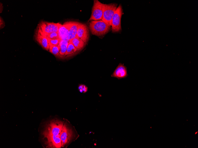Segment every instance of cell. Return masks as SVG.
Masks as SVG:
<instances>
[{
    "mask_svg": "<svg viewBox=\"0 0 198 148\" xmlns=\"http://www.w3.org/2000/svg\"><path fill=\"white\" fill-rule=\"evenodd\" d=\"M110 26L102 20H92L89 25L92 33L97 36H102L107 33L109 31Z\"/></svg>",
    "mask_w": 198,
    "mask_h": 148,
    "instance_id": "cell-1",
    "label": "cell"
},
{
    "mask_svg": "<svg viewBox=\"0 0 198 148\" xmlns=\"http://www.w3.org/2000/svg\"><path fill=\"white\" fill-rule=\"evenodd\" d=\"M63 125V122L61 121L56 120L51 121L47 125L44 131V136H57L60 135Z\"/></svg>",
    "mask_w": 198,
    "mask_h": 148,
    "instance_id": "cell-2",
    "label": "cell"
},
{
    "mask_svg": "<svg viewBox=\"0 0 198 148\" xmlns=\"http://www.w3.org/2000/svg\"><path fill=\"white\" fill-rule=\"evenodd\" d=\"M117 6L116 4H103V16L102 20L110 26L111 25L112 19Z\"/></svg>",
    "mask_w": 198,
    "mask_h": 148,
    "instance_id": "cell-3",
    "label": "cell"
},
{
    "mask_svg": "<svg viewBox=\"0 0 198 148\" xmlns=\"http://www.w3.org/2000/svg\"><path fill=\"white\" fill-rule=\"evenodd\" d=\"M122 14V7L121 5L119 4L116 9L111 20V26L113 32H118L121 30V18Z\"/></svg>",
    "mask_w": 198,
    "mask_h": 148,
    "instance_id": "cell-4",
    "label": "cell"
},
{
    "mask_svg": "<svg viewBox=\"0 0 198 148\" xmlns=\"http://www.w3.org/2000/svg\"><path fill=\"white\" fill-rule=\"evenodd\" d=\"M103 16V3L98 0H94L92 10V13L89 20H101Z\"/></svg>",
    "mask_w": 198,
    "mask_h": 148,
    "instance_id": "cell-5",
    "label": "cell"
},
{
    "mask_svg": "<svg viewBox=\"0 0 198 148\" xmlns=\"http://www.w3.org/2000/svg\"><path fill=\"white\" fill-rule=\"evenodd\" d=\"M61 25L59 23H54L42 21L40 23L38 29L44 34L58 32Z\"/></svg>",
    "mask_w": 198,
    "mask_h": 148,
    "instance_id": "cell-6",
    "label": "cell"
},
{
    "mask_svg": "<svg viewBox=\"0 0 198 148\" xmlns=\"http://www.w3.org/2000/svg\"><path fill=\"white\" fill-rule=\"evenodd\" d=\"M72 136V130L66 124H64L60 135L62 147H63L68 143Z\"/></svg>",
    "mask_w": 198,
    "mask_h": 148,
    "instance_id": "cell-7",
    "label": "cell"
},
{
    "mask_svg": "<svg viewBox=\"0 0 198 148\" xmlns=\"http://www.w3.org/2000/svg\"><path fill=\"white\" fill-rule=\"evenodd\" d=\"M76 37L80 39L86 43L89 38V31L86 25L79 23Z\"/></svg>",
    "mask_w": 198,
    "mask_h": 148,
    "instance_id": "cell-8",
    "label": "cell"
},
{
    "mask_svg": "<svg viewBox=\"0 0 198 148\" xmlns=\"http://www.w3.org/2000/svg\"><path fill=\"white\" fill-rule=\"evenodd\" d=\"M128 75L126 67L123 64L120 63L116 67L111 76L118 79H121L126 78Z\"/></svg>",
    "mask_w": 198,
    "mask_h": 148,
    "instance_id": "cell-9",
    "label": "cell"
},
{
    "mask_svg": "<svg viewBox=\"0 0 198 148\" xmlns=\"http://www.w3.org/2000/svg\"><path fill=\"white\" fill-rule=\"evenodd\" d=\"M44 136L47 139L46 143L49 147L59 148L62 147L60 135L57 136L45 135Z\"/></svg>",
    "mask_w": 198,
    "mask_h": 148,
    "instance_id": "cell-10",
    "label": "cell"
},
{
    "mask_svg": "<svg viewBox=\"0 0 198 148\" xmlns=\"http://www.w3.org/2000/svg\"><path fill=\"white\" fill-rule=\"evenodd\" d=\"M36 34V40L43 48L47 51H49L50 45L48 38L39 29L37 30Z\"/></svg>",
    "mask_w": 198,
    "mask_h": 148,
    "instance_id": "cell-11",
    "label": "cell"
},
{
    "mask_svg": "<svg viewBox=\"0 0 198 148\" xmlns=\"http://www.w3.org/2000/svg\"><path fill=\"white\" fill-rule=\"evenodd\" d=\"M71 24V22H67L63 25H61L60 27L58 32L61 40L68 41V38L69 30Z\"/></svg>",
    "mask_w": 198,
    "mask_h": 148,
    "instance_id": "cell-12",
    "label": "cell"
},
{
    "mask_svg": "<svg viewBox=\"0 0 198 148\" xmlns=\"http://www.w3.org/2000/svg\"><path fill=\"white\" fill-rule=\"evenodd\" d=\"M79 22H71L70 27L68 38L69 42L71 40L76 38Z\"/></svg>",
    "mask_w": 198,
    "mask_h": 148,
    "instance_id": "cell-13",
    "label": "cell"
},
{
    "mask_svg": "<svg viewBox=\"0 0 198 148\" xmlns=\"http://www.w3.org/2000/svg\"><path fill=\"white\" fill-rule=\"evenodd\" d=\"M71 41L77 51L82 49L85 45V43L80 39L76 37L71 40Z\"/></svg>",
    "mask_w": 198,
    "mask_h": 148,
    "instance_id": "cell-14",
    "label": "cell"
},
{
    "mask_svg": "<svg viewBox=\"0 0 198 148\" xmlns=\"http://www.w3.org/2000/svg\"><path fill=\"white\" fill-rule=\"evenodd\" d=\"M68 41L67 40H61L58 45L60 48V56H65Z\"/></svg>",
    "mask_w": 198,
    "mask_h": 148,
    "instance_id": "cell-15",
    "label": "cell"
},
{
    "mask_svg": "<svg viewBox=\"0 0 198 148\" xmlns=\"http://www.w3.org/2000/svg\"><path fill=\"white\" fill-rule=\"evenodd\" d=\"M77 50L74 47L72 43L69 41L68 43L67 49L65 56L68 57L76 53Z\"/></svg>",
    "mask_w": 198,
    "mask_h": 148,
    "instance_id": "cell-16",
    "label": "cell"
},
{
    "mask_svg": "<svg viewBox=\"0 0 198 148\" xmlns=\"http://www.w3.org/2000/svg\"><path fill=\"white\" fill-rule=\"evenodd\" d=\"M49 51L56 57L60 56V48L58 45L50 46Z\"/></svg>",
    "mask_w": 198,
    "mask_h": 148,
    "instance_id": "cell-17",
    "label": "cell"
},
{
    "mask_svg": "<svg viewBox=\"0 0 198 148\" xmlns=\"http://www.w3.org/2000/svg\"><path fill=\"white\" fill-rule=\"evenodd\" d=\"M50 46V45H57L58 46L61 40L60 38L55 39H48V38Z\"/></svg>",
    "mask_w": 198,
    "mask_h": 148,
    "instance_id": "cell-18",
    "label": "cell"
},
{
    "mask_svg": "<svg viewBox=\"0 0 198 148\" xmlns=\"http://www.w3.org/2000/svg\"><path fill=\"white\" fill-rule=\"evenodd\" d=\"M42 33L48 39H52L60 38L58 32H53L47 34H44L43 33Z\"/></svg>",
    "mask_w": 198,
    "mask_h": 148,
    "instance_id": "cell-19",
    "label": "cell"
},
{
    "mask_svg": "<svg viewBox=\"0 0 198 148\" xmlns=\"http://www.w3.org/2000/svg\"><path fill=\"white\" fill-rule=\"evenodd\" d=\"M82 90L83 92H85L87 91V88L85 85H83L82 88Z\"/></svg>",
    "mask_w": 198,
    "mask_h": 148,
    "instance_id": "cell-20",
    "label": "cell"
}]
</instances>
